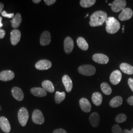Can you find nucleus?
Here are the masks:
<instances>
[{"label":"nucleus","instance_id":"nucleus-14","mask_svg":"<svg viewBox=\"0 0 133 133\" xmlns=\"http://www.w3.org/2000/svg\"><path fill=\"white\" fill-rule=\"evenodd\" d=\"M11 94L14 99L18 101L23 100L24 97L23 92L21 88L18 87H14L11 89Z\"/></svg>","mask_w":133,"mask_h":133},{"label":"nucleus","instance_id":"nucleus-32","mask_svg":"<svg viewBox=\"0 0 133 133\" xmlns=\"http://www.w3.org/2000/svg\"><path fill=\"white\" fill-rule=\"evenodd\" d=\"M2 15L5 17H6V18H14V13L12 14H8L4 10L2 11Z\"/></svg>","mask_w":133,"mask_h":133},{"label":"nucleus","instance_id":"nucleus-15","mask_svg":"<svg viewBox=\"0 0 133 133\" xmlns=\"http://www.w3.org/2000/svg\"><path fill=\"white\" fill-rule=\"evenodd\" d=\"M0 127L5 133H10L11 127L9 120L4 116L0 117Z\"/></svg>","mask_w":133,"mask_h":133},{"label":"nucleus","instance_id":"nucleus-26","mask_svg":"<svg viewBox=\"0 0 133 133\" xmlns=\"http://www.w3.org/2000/svg\"><path fill=\"white\" fill-rule=\"evenodd\" d=\"M77 44L79 48L82 50L86 51L89 48V45L85 39L82 37H78L77 39Z\"/></svg>","mask_w":133,"mask_h":133},{"label":"nucleus","instance_id":"nucleus-2","mask_svg":"<svg viewBox=\"0 0 133 133\" xmlns=\"http://www.w3.org/2000/svg\"><path fill=\"white\" fill-rule=\"evenodd\" d=\"M105 30L109 34L116 33L120 28V24L119 21L114 17H108L105 21Z\"/></svg>","mask_w":133,"mask_h":133},{"label":"nucleus","instance_id":"nucleus-12","mask_svg":"<svg viewBox=\"0 0 133 133\" xmlns=\"http://www.w3.org/2000/svg\"><path fill=\"white\" fill-rule=\"evenodd\" d=\"M21 38V32L19 30L14 29L10 33V41L13 45H16L19 43Z\"/></svg>","mask_w":133,"mask_h":133},{"label":"nucleus","instance_id":"nucleus-11","mask_svg":"<svg viewBox=\"0 0 133 133\" xmlns=\"http://www.w3.org/2000/svg\"><path fill=\"white\" fill-rule=\"evenodd\" d=\"M133 10L127 8L124 9L119 15V19L121 21H126L131 19L133 16Z\"/></svg>","mask_w":133,"mask_h":133},{"label":"nucleus","instance_id":"nucleus-24","mask_svg":"<svg viewBox=\"0 0 133 133\" xmlns=\"http://www.w3.org/2000/svg\"><path fill=\"white\" fill-rule=\"evenodd\" d=\"M42 85L43 88L49 93H53L55 90L53 84L52 82L50 81L46 80L43 81Z\"/></svg>","mask_w":133,"mask_h":133},{"label":"nucleus","instance_id":"nucleus-9","mask_svg":"<svg viewBox=\"0 0 133 133\" xmlns=\"http://www.w3.org/2000/svg\"><path fill=\"white\" fill-rule=\"evenodd\" d=\"M52 66V63L48 60H41L38 61L35 67L38 70H46L50 69Z\"/></svg>","mask_w":133,"mask_h":133},{"label":"nucleus","instance_id":"nucleus-8","mask_svg":"<svg viewBox=\"0 0 133 133\" xmlns=\"http://www.w3.org/2000/svg\"><path fill=\"white\" fill-rule=\"evenodd\" d=\"M92 59L94 62L100 64H106L109 61V57L101 53H97L93 55Z\"/></svg>","mask_w":133,"mask_h":133},{"label":"nucleus","instance_id":"nucleus-34","mask_svg":"<svg viewBox=\"0 0 133 133\" xmlns=\"http://www.w3.org/2000/svg\"><path fill=\"white\" fill-rule=\"evenodd\" d=\"M128 83L129 86L131 89V90L133 92V79L132 78H129L128 81Z\"/></svg>","mask_w":133,"mask_h":133},{"label":"nucleus","instance_id":"nucleus-41","mask_svg":"<svg viewBox=\"0 0 133 133\" xmlns=\"http://www.w3.org/2000/svg\"><path fill=\"white\" fill-rule=\"evenodd\" d=\"M2 17L0 16V29H1V28H2L3 26V24L2 22Z\"/></svg>","mask_w":133,"mask_h":133},{"label":"nucleus","instance_id":"nucleus-38","mask_svg":"<svg viewBox=\"0 0 133 133\" xmlns=\"http://www.w3.org/2000/svg\"><path fill=\"white\" fill-rule=\"evenodd\" d=\"M4 8V4H2V3H0V14H2V11H3V10Z\"/></svg>","mask_w":133,"mask_h":133},{"label":"nucleus","instance_id":"nucleus-40","mask_svg":"<svg viewBox=\"0 0 133 133\" xmlns=\"http://www.w3.org/2000/svg\"><path fill=\"white\" fill-rule=\"evenodd\" d=\"M32 1L35 4H38L41 2V0H33Z\"/></svg>","mask_w":133,"mask_h":133},{"label":"nucleus","instance_id":"nucleus-33","mask_svg":"<svg viewBox=\"0 0 133 133\" xmlns=\"http://www.w3.org/2000/svg\"><path fill=\"white\" fill-rule=\"evenodd\" d=\"M53 133H68L66 131L63 129H57L55 130Z\"/></svg>","mask_w":133,"mask_h":133},{"label":"nucleus","instance_id":"nucleus-17","mask_svg":"<svg viewBox=\"0 0 133 133\" xmlns=\"http://www.w3.org/2000/svg\"><path fill=\"white\" fill-rule=\"evenodd\" d=\"M79 105L81 109L85 112H89L91 109V105L90 102L85 98H82L79 100Z\"/></svg>","mask_w":133,"mask_h":133},{"label":"nucleus","instance_id":"nucleus-18","mask_svg":"<svg viewBox=\"0 0 133 133\" xmlns=\"http://www.w3.org/2000/svg\"><path fill=\"white\" fill-rule=\"evenodd\" d=\"M62 82L67 92H70L72 88V82L70 77L64 75L62 77Z\"/></svg>","mask_w":133,"mask_h":133},{"label":"nucleus","instance_id":"nucleus-3","mask_svg":"<svg viewBox=\"0 0 133 133\" xmlns=\"http://www.w3.org/2000/svg\"><path fill=\"white\" fill-rule=\"evenodd\" d=\"M95 67L91 65H83L78 68V71L81 75L86 76H91L96 73Z\"/></svg>","mask_w":133,"mask_h":133},{"label":"nucleus","instance_id":"nucleus-22","mask_svg":"<svg viewBox=\"0 0 133 133\" xmlns=\"http://www.w3.org/2000/svg\"><path fill=\"white\" fill-rule=\"evenodd\" d=\"M92 100L95 105L100 106L103 101L102 95L99 92H95L92 94Z\"/></svg>","mask_w":133,"mask_h":133},{"label":"nucleus","instance_id":"nucleus-7","mask_svg":"<svg viewBox=\"0 0 133 133\" xmlns=\"http://www.w3.org/2000/svg\"><path fill=\"white\" fill-rule=\"evenodd\" d=\"M122 79V74L119 70H115L113 71L109 77L110 82L113 85L118 84Z\"/></svg>","mask_w":133,"mask_h":133},{"label":"nucleus","instance_id":"nucleus-23","mask_svg":"<svg viewBox=\"0 0 133 133\" xmlns=\"http://www.w3.org/2000/svg\"><path fill=\"white\" fill-rule=\"evenodd\" d=\"M123 103V99L120 96H116L112 99L109 102V105L112 108H117L121 106Z\"/></svg>","mask_w":133,"mask_h":133},{"label":"nucleus","instance_id":"nucleus-30","mask_svg":"<svg viewBox=\"0 0 133 133\" xmlns=\"http://www.w3.org/2000/svg\"><path fill=\"white\" fill-rule=\"evenodd\" d=\"M127 119V116L124 114H120L117 115L115 118V120L116 123H121L124 122L126 121Z\"/></svg>","mask_w":133,"mask_h":133},{"label":"nucleus","instance_id":"nucleus-37","mask_svg":"<svg viewBox=\"0 0 133 133\" xmlns=\"http://www.w3.org/2000/svg\"><path fill=\"white\" fill-rule=\"evenodd\" d=\"M127 103H128L129 105H133V96L130 97L127 99Z\"/></svg>","mask_w":133,"mask_h":133},{"label":"nucleus","instance_id":"nucleus-42","mask_svg":"<svg viewBox=\"0 0 133 133\" xmlns=\"http://www.w3.org/2000/svg\"><path fill=\"white\" fill-rule=\"evenodd\" d=\"M109 5H111V4H109Z\"/></svg>","mask_w":133,"mask_h":133},{"label":"nucleus","instance_id":"nucleus-27","mask_svg":"<svg viewBox=\"0 0 133 133\" xmlns=\"http://www.w3.org/2000/svg\"><path fill=\"white\" fill-rule=\"evenodd\" d=\"M66 98V93L64 92H60L57 91L55 95V102L57 104H60Z\"/></svg>","mask_w":133,"mask_h":133},{"label":"nucleus","instance_id":"nucleus-35","mask_svg":"<svg viewBox=\"0 0 133 133\" xmlns=\"http://www.w3.org/2000/svg\"><path fill=\"white\" fill-rule=\"evenodd\" d=\"M56 2V0H44L45 3L48 5H51L54 4Z\"/></svg>","mask_w":133,"mask_h":133},{"label":"nucleus","instance_id":"nucleus-20","mask_svg":"<svg viewBox=\"0 0 133 133\" xmlns=\"http://www.w3.org/2000/svg\"><path fill=\"white\" fill-rule=\"evenodd\" d=\"M32 94L38 97H43L47 95V92L43 88L34 87L31 89Z\"/></svg>","mask_w":133,"mask_h":133},{"label":"nucleus","instance_id":"nucleus-31","mask_svg":"<svg viewBox=\"0 0 133 133\" xmlns=\"http://www.w3.org/2000/svg\"><path fill=\"white\" fill-rule=\"evenodd\" d=\"M111 130L113 133H123L121 128L119 126V125L117 124L114 125L112 126Z\"/></svg>","mask_w":133,"mask_h":133},{"label":"nucleus","instance_id":"nucleus-1","mask_svg":"<svg viewBox=\"0 0 133 133\" xmlns=\"http://www.w3.org/2000/svg\"><path fill=\"white\" fill-rule=\"evenodd\" d=\"M108 18L107 14L102 10H98L95 11L91 14L90 17V21L89 25L91 27H98L102 26Z\"/></svg>","mask_w":133,"mask_h":133},{"label":"nucleus","instance_id":"nucleus-16","mask_svg":"<svg viewBox=\"0 0 133 133\" xmlns=\"http://www.w3.org/2000/svg\"><path fill=\"white\" fill-rule=\"evenodd\" d=\"M51 36L50 33L47 31L43 32L40 38V43L42 46L48 45L51 42Z\"/></svg>","mask_w":133,"mask_h":133},{"label":"nucleus","instance_id":"nucleus-43","mask_svg":"<svg viewBox=\"0 0 133 133\" xmlns=\"http://www.w3.org/2000/svg\"><path fill=\"white\" fill-rule=\"evenodd\" d=\"M88 15H89L88 14H87V15H86V16H88Z\"/></svg>","mask_w":133,"mask_h":133},{"label":"nucleus","instance_id":"nucleus-4","mask_svg":"<svg viewBox=\"0 0 133 133\" xmlns=\"http://www.w3.org/2000/svg\"><path fill=\"white\" fill-rule=\"evenodd\" d=\"M18 119L22 126H26L29 119L28 111L26 108L23 107L19 109L18 112Z\"/></svg>","mask_w":133,"mask_h":133},{"label":"nucleus","instance_id":"nucleus-19","mask_svg":"<svg viewBox=\"0 0 133 133\" xmlns=\"http://www.w3.org/2000/svg\"><path fill=\"white\" fill-rule=\"evenodd\" d=\"M89 121L91 126L93 127H97L100 124V116L97 112H93L89 116Z\"/></svg>","mask_w":133,"mask_h":133},{"label":"nucleus","instance_id":"nucleus-10","mask_svg":"<svg viewBox=\"0 0 133 133\" xmlns=\"http://www.w3.org/2000/svg\"><path fill=\"white\" fill-rule=\"evenodd\" d=\"M64 48L65 52L66 54H70L72 52L74 48V42L72 38L68 37L65 39L64 42Z\"/></svg>","mask_w":133,"mask_h":133},{"label":"nucleus","instance_id":"nucleus-25","mask_svg":"<svg viewBox=\"0 0 133 133\" xmlns=\"http://www.w3.org/2000/svg\"><path fill=\"white\" fill-rule=\"evenodd\" d=\"M22 22V16L21 14L17 13L15 14L14 17L11 21L12 27L14 28H17L19 27L20 25Z\"/></svg>","mask_w":133,"mask_h":133},{"label":"nucleus","instance_id":"nucleus-36","mask_svg":"<svg viewBox=\"0 0 133 133\" xmlns=\"http://www.w3.org/2000/svg\"><path fill=\"white\" fill-rule=\"evenodd\" d=\"M5 30L0 29V39H2L5 37Z\"/></svg>","mask_w":133,"mask_h":133},{"label":"nucleus","instance_id":"nucleus-13","mask_svg":"<svg viewBox=\"0 0 133 133\" xmlns=\"http://www.w3.org/2000/svg\"><path fill=\"white\" fill-rule=\"evenodd\" d=\"M14 73L10 70H5L0 72V80L3 81H8L14 79Z\"/></svg>","mask_w":133,"mask_h":133},{"label":"nucleus","instance_id":"nucleus-21","mask_svg":"<svg viewBox=\"0 0 133 133\" xmlns=\"http://www.w3.org/2000/svg\"><path fill=\"white\" fill-rule=\"evenodd\" d=\"M120 69L124 73L127 75H133V66L126 63H123L120 64Z\"/></svg>","mask_w":133,"mask_h":133},{"label":"nucleus","instance_id":"nucleus-39","mask_svg":"<svg viewBox=\"0 0 133 133\" xmlns=\"http://www.w3.org/2000/svg\"><path fill=\"white\" fill-rule=\"evenodd\" d=\"M123 133H133V128L131 131L127 129H125L123 131Z\"/></svg>","mask_w":133,"mask_h":133},{"label":"nucleus","instance_id":"nucleus-6","mask_svg":"<svg viewBox=\"0 0 133 133\" xmlns=\"http://www.w3.org/2000/svg\"><path fill=\"white\" fill-rule=\"evenodd\" d=\"M32 119L34 123L38 125L43 124L44 122V118L42 112L39 109H35L33 112Z\"/></svg>","mask_w":133,"mask_h":133},{"label":"nucleus","instance_id":"nucleus-28","mask_svg":"<svg viewBox=\"0 0 133 133\" xmlns=\"http://www.w3.org/2000/svg\"><path fill=\"white\" fill-rule=\"evenodd\" d=\"M101 88L105 95H110L112 92V89L111 87L107 82H103L101 85Z\"/></svg>","mask_w":133,"mask_h":133},{"label":"nucleus","instance_id":"nucleus-29","mask_svg":"<svg viewBox=\"0 0 133 133\" xmlns=\"http://www.w3.org/2000/svg\"><path fill=\"white\" fill-rule=\"evenodd\" d=\"M96 2V0H81L80 5L82 8H88L94 5Z\"/></svg>","mask_w":133,"mask_h":133},{"label":"nucleus","instance_id":"nucleus-5","mask_svg":"<svg viewBox=\"0 0 133 133\" xmlns=\"http://www.w3.org/2000/svg\"><path fill=\"white\" fill-rule=\"evenodd\" d=\"M126 4L125 0H115L111 4V10L114 12H118L125 9Z\"/></svg>","mask_w":133,"mask_h":133}]
</instances>
